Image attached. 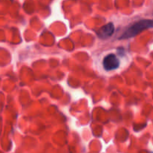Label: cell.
I'll return each mask as SVG.
<instances>
[{"instance_id": "cell-1", "label": "cell", "mask_w": 153, "mask_h": 153, "mask_svg": "<svg viewBox=\"0 0 153 153\" xmlns=\"http://www.w3.org/2000/svg\"><path fill=\"white\" fill-rule=\"evenodd\" d=\"M153 28V20H142L134 23L122 35L120 39H126L136 36L141 32L146 29Z\"/></svg>"}, {"instance_id": "cell-2", "label": "cell", "mask_w": 153, "mask_h": 153, "mask_svg": "<svg viewBox=\"0 0 153 153\" xmlns=\"http://www.w3.org/2000/svg\"><path fill=\"white\" fill-rule=\"evenodd\" d=\"M103 66L106 71L115 70L120 66V60L114 54H108L104 57Z\"/></svg>"}, {"instance_id": "cell-3", "label": "cell", "mask_w": 153, "mask_h": 153, "mask_svg": "<svg viewBox=\"0 0 153 153\" xmlns=\"http://www.w3.org/2000/svg\"><path fill=\"white\" fill-rule=\"evenodd\" d=\"M114 30V25L112 23H109L100 28L97 32V35L101 39H106L113 35Z\"/></svg>"}]
</instances>
